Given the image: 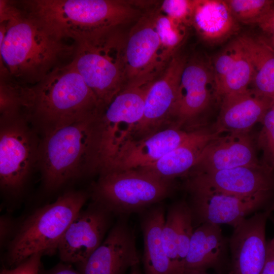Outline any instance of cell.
Here are the masks:
<instances>
[{
  "label": "cell",
  "instance_id": "obj_1",
  "mask_svg": "<svg viewBox=\"0 0 274 274\" xmlns=\"http://www.w3.org/2000/svg\"><path fill=\"white\" fill-rule=\"evenodd\" d=\"M0 28L1 79L33 85L74 56L76 45L50 35L15 1L0 0Z\"/></svg>",
  "mask_w": 274,
  "mask_h": 274
},
{
  "label": "cell",
  "instance_id": "obj_2",
  "mask_svg": "<svg viewBox=\"0 0 274 274\" xmlns=\"http://www.w3.org/2000/svg\"><path fill=\"white\" fill-rule=\"evenodd\" d=\"M1 81L10 91L18 113L40 136L100 111L96 96L71 61L33 85Z\"/></svg>",
  "mask_w": 274,
  "mask_h": 274
},
{
  "label": "cell",
  "instance_id": "obj_3",
  "mask_svg": "<svg viewBox=\"0 0 274 274\" xmlns=\"http://www.w3.org/2000/svg\"><path fill=\"white\" fill-rule=\"evenodd\" d=\"M16 4L50 35L75 44L140 17L129 2L117 0H23Z\"/></svg>",
  "mask_w": 274,
  "mask_h": 274
},
{
  "label": "cell",
  "instance_id": "obj_4",
  "mask_svg": "<svg viewBox=\"0 0 274 274\" xmlns=\"http://www.w3.org/2000/svg\"><path fill=\"white\" fill-rule=\"evenodd\" d=\"M99 112L41 136L37 166L48 189L101 169Z\"/></svg>",
  "mask_w": 274,
  "mask_h": 274
},
{
  "label": "cell",
  "instance_id": "obj_5",
  "mask_svg": "<svg viewBox=\"0 0 274 274\" xmlns=\"http://www.w3.org/2000/svg\"><path fill=\"white\" fill-rule=\"evenodd\" d=\"M87 198L83 192L68 191L28 216L10 243L8 264L14 267L37 253L51 255L57 251L65 231Z\"/></svg>",
  "mask_w": 274,
  "mask_h": 274
},
{
  "label": "cell",
  "instance_id": "obj_6",
  "mask_svg": "<svg viewBox=\"0 0 274 274\" xmlns=\"http://www.w3.org/2000/svg\"><path fill=\"white\" fill-rule=\"evenodd\" d=\"M125 41L116 28L75 44L71 63L94 94L100 109L127 84Z\"/></svg>",
  "mask_w": 274,
  "mask_h": 274
},
{
  "label": "cell",
  "instance_id": "obj_7",
  "mask_svg": "<svg viewBox=\"0 0 274 274\" xmlns=\"http://www.w3.org/2000/svg\"><path fill=\"white\" fill-rule=\"evenodd\" d=\"M99 174L92 187L93 201L118 217L139 214L162 202L175 188L174 181L160 180L139 169Z\"/></svg>",
  "mask_w": 274,
  "mask_h": 274
},
{
  "label": "cell",
  "instance_id": "obj_8",
  "mask_svg": "<svg viewBox=\"0 0 274 274\" xmlns=\"http://www.w3.org/2000/svg\"><path fill=\"white\" fill-rule=\"evenodd\" d=\"M41 136L19 113L0 119V185L19 190L37 166Z\"/></svg>",
  "mask_w": 274,
  "mask_h": 274
},
{
  "label": "cell",
  "instance_id": "obj_9",
  "mask_svg": "<svg viewBox=\"0 0 274 274\" xmlns=\"http://www.w3.org/2000/svg\"><path fill=\"white\" fill-rule=\"evenodd\" d=\"M153 81L126 86L100 110V173L110 164L141 120L146 96Z\"/></svg>",
  "mask_w": 274,
  "mask_h": 274
},
{
  "label": "cell",
  "instance_id": "obj_10",
  "mask_svg": "<svg viewBox=\"0 0 274 274\" xmlns=\"http://www.w3.org/2000/svg\"><path fill=\"white\" fill-rule=\"evenodd\" d=\"M178 51L164 70L150 86L143 117L128 139L138 140L151 135L174 123L181 77L187 63Z\"/></svg>",
  "mask_w": 274,
  "mask_h": 274
},
{
  "label": "cell",
  "instance_id": "obj_11",
  "mask_svg": "<svg viewBox=\"0 0 274 274\" xmlns=\"http://www.w3.org/2000/svg\"><path fill=\"white\" fill-rule=\"evenodd\" d=\"M194 228L204 223L234 227L256 212L274 208V196L239 197L184 185Z\"/></svg>",
  "mask_w": 274,
  "mask_h": 274
},
{
  "label": "cell",
  "instance_id": "obj_12",
  "mask_svg": "<svg viewBox=\"0 0 274 274\" xmlns=\"http://www.w3.org/2000/svg\"><path fill=\"white\" fill-rule=\"evenodd\" d=\"M140 262L135 232L128 216H119L100 246L78 264V270L81 274H125Z\"/></svg>",
  "mask_w": 274,
  "mask_h": 274
},
{
  "label": "cell",
  "instance_id": "obj_13",
  "mask_svg": "<svg viewBox=\"0 0 274 274\" xmlns=\"http://www.w3.org/2000/svg\"><path fill=\"white\" fill-rule=\"evenodd\" d=\"M113 216L94 201L81 210L68 226L58 245L57 251L61 261L77 265L85 261L105 238Z\"/></svg>",
  "mask_w": 274,
  "mask_h": 274
},
{
  "label": "cell",
  "instance_id": "obj_14",
  "mask_svg": "<svg viewBox=\"0 0 274 274\" xmlns=\"http://www.w3.org/2000/svg\"><path fill=\"white\" fill-rule=\"evenodd\" d=\"M155 12L153 10L142 15L126 38V85L153 81L164 70L159 60L160 40L155 26Z\"/></svg>",
  "mask_w": 274,
  "mask_h": 274
},
{
  "label": "cell",
  "instance_id": "obj_15",
  "mask_svg": "<svg viewBox=\"0 0 274 274\" xmlns=\"http://www.w3.org/2000/svg\"><path fill=\"white\" fill-rule=\"evenodd\" d=\"M184 185L239 197L274 196V170L259 164L194 174Z\"/></svg>",
  "mask_w": 274,
  "mask_h": 274
},
{
  "label": "cell",
  "instance_id": "obj_16",
  "mask_svg": "<svg viewBox=\"0 0 274 274\" xmlns=\"http://www.w3.org/2000/svg\"><path fill=\"white\" fill-rule=\"evenodd\" d=\"M274 208L259 211L233 227L229 239L231 274H261L266 256V224Z\"/></svg>",
  "mask_w": 274,
  "mask_h": 274
},
{
  "label": "cell",
  "instance_id": "obj_17",
  "mask_svg": "<svg viewBox=\"0 0 274 274\" xmlns=\"http://www.w3.org/2000/svg\"><path fill=\"white\" fill-rule=\"evenodd\" d=\"M214 92L212 64L198 58L187 61L181 77L174 126L181 128L194 122L209 106Z\"/></svg>",
  "mask_w": 274,
  "mask_h": 274
},
{
  "label": "cell",
  "instance_id": "obj_18",
  "mask_svg": "<svg viewBox=\"0 0 274 274\" xmlns=\"http://www.w3.org/2000/svg\"><path fill=\"white\" fill-rule=\"evenodd\" d=\"M191 132L170 126L140 140L128 139L108 167L100 173L135 169L150 165L183 143Z\"/></svg>",
  "mask_w": 274,
  "mask_h": 274
},
{
  "label": "cell",
  "instance_id": "obj_19",
  "mask_svg": "<svg viewBox=\"0 0 274 274\" xmlns=\"http://www.w3.org/2000/svg\"><path fill=\"white\" fill-rule=\"evenodd\" d=\"M260 164L248 133L219 135L204 147L190 175Z\"/></svg>",
  "mask_w": 274,
  "mask_h": 274
},
{
  "label": "cell",
  "instance_id": "obj_20",
  "mask_svg": "<svg viewBox=\"0 0 274 274\" xmlns=\"http://www.w3.org/2000/svg\"><path fill=\"white\" fill-rule=\"evenodd\" d=\"M221 108L213 130L220 133H248L261 122L274 99L262 96L252 88L228 95L221 100Z\"/></svg>",
  "mask_w": 274,
  "mask_h": 274
},
{
  "label": "cell",
  "instance_id": "obj_21",
  "mask_svg": "<svg viewBox=\"0 0 274 274\" xmlns=\"http://www.w3.org/2000/svg\"><path fill=\"white\" fill-rule=\"evenodd\" d=\"M220 134L214 130H192L183 143L159 160L136 169L160 180L174 181L176 177L191 170L204 147Z\"/></svg>",
  "mask_w": 274,
  "mask_h": 274
},
{
  "label": "cell",
  "instance_id": "obj_22",
  "mask_svg": "<svg viewBox=\"0 0 274 274\" xmlns=\"http://www.w3.org/2000/svg\"><path fill=\"white\" fill-rule=\"evenodd\" d=\"M195 228L191 209L185 200L168 206L162 230L165 252L170 262L173 274H181Z\"/></svg>",
  "mask_w": 274,
  "mask_h": 274
},
{
  "label": "cell",
  "instance_id": "obj_23",
  "mask_svg": "<svg viewBox=\"0 0 274 274\" xmlns=\"http://www.w3.org/2000/svg\"><path fill=\"white\" fill-rule=\"evenodd\" d=\"M143 237L144 274H173L169 259L165 252L162 230L166 209L162 202L139 214Z\"/></svg>",
  "mask_w": 274,
  "mask_h": 274
},
{
  "label": "cell",
  "instance_id": "obj_24",
  "mask_svg": "<svg viewBox=\"0 0 274 274\" xmlns=\"http://www.w3.org/2000/svg\"><path fill=\"white\" fill-rule=\"evenodd\" d=\"M225 0H193L190 25L209 43L222 41L238 30Z\"/></svg>",
  "mask_w": 274,
  "mask_h": 274
},
{
  "label": "cell",
  "instance_id": "obj_25",
  "mask_svg": "<svg viewBox=\"0 0 274 274\" xmlns=\"http://www.w3.org/2000/svg\"><path fill=\"white\" fill-rule=\"evenodd\" d=\"M229 239L219 225L204 223L196 227L190 243L184 269L219 268L227 257Z\"/></svg>",
  "mask_w": 274,
  "mask_h": 274
},
{
  "label": "cell",
  "instance_id": "obj_26",
  "mask_svg": "<svg viewBox=\"0 0 274 274\" xmlns=\"http://www.w3.org/2000/svg\"><path fill=\"white\" fill-rule=\"evenodd\" d=\"M254 70L251 88L274 99V51L262 37L244 35L238 38Z\"/></svg>",
  "mask_w": 274,
  "mask_h": 274
},
{
  "label": "cell",
  "instance_id": "obj_27",
  "mask_svg": "<svg viewBox=\"0 0 274 274\" xmlns=\"http://www.w3.org/2000/svg\"><path fill=\"white\" fill-rule=\"evenodd\" d=\"M154 23L160 40L159 60L165 68L184 39L186 26L161 13L159 9L155 10Z\"/></svg>",
  "mask_w": 274,
  "mask_h": 274
},
{
  "label": "cell",
  "instance_id": "obj_28",
  "mask_svg": "<svg viewBox=\"0 0 274 274\" xmlns=\"http://www.w3.org/2000/svg\"><path fill=\"white\" fill-rule=\"evenodd\" d=\"M253 75L252 63L241 45L237 57L216 98L221 101L225 96L246 91L251 87Z\"/></svg>",
  "mask_w": 274,
  "mask_h": 274
},
{
  "label": "cell",
  "instance_id": "obj_29",
  "mask_svg": "<svg viewBox=\"0 0 274 274\" xmlns=\"http://www.w3.org/2000/svg\"><path fill=\"white\" fill-rule=\"evenodd\" d=\"M238 22L256 24L274 4L273 0H225Z\"/></svg>",
  "mask_w": 274,
  "mask_h": 274
},
{
  "label": "cell",
  "instance_id": "obj_30",
  "mask_svg": "<svg viewBox=\"0 0 274 274\" xmlns=\"http://www.w3.org/2000/svg\"><path fill=\"white\" fill-rule=\"evenodd\" d=\"M241 44L238 38L232 41L216 56L212 64L214 81V97L219 92L225 77L235 61Z\"/></svg>",
  "mask_w": 274,
  "mask_h": 274
},
{
  "label": "cell",
  "instance_id": "obj_31",
  "mask_svg": "<svg viewBox=\"0 0 274 274\" xmlns=\"http://www.w3.org/2000/svg\"><path fill=\"white\" fill-rule=\"evenodd\" d=\"M262 128L257 145L263 153L265 165L274 170V105L269 109L261 122Z\"/></svg>",
  "mask_w": 274,
  "mask_h": 274
},
{
  "label": "cell",
  "instance_id": "obj_32",
  "mask_svg": "<svg viewBox=\"0 0 274 274\" xmlns=\"http://www.w3.org/2000/svg\"><path fill=\"white\" fill-rule=\"evenodd\" d=\"M193 0H164L159 10L176 22L190 25Z\"/></svg>",
  "mask_w": 274,
  "mask_h": 274
},
{
  "label": "cell",
  "instance_id": "obj_33",
  "mask_svg": "<svg viewBox=\"0 0 274 274\" xmlns=\"http://www.w3.org/2000/svg\"><path fill=\"white\" fill-rule=\"evenodd\" d=\"M41 253L34 254L10 269H4L1 274H41Z\"/></svg>",
  "mask_w": 274,
  "mask_h": 274
},
{
  "label": "cell",
  "instance_id": "obj_34",
  "mask_svg": "<svg viewBox=\"0 0 274 274\" xmlns=\"http://www.w3.org/2000/svg\"><path fill=\"white\" fill-rule=\"evenodd\" d=\"M265 35L274 36V4L256 23Z\"/></svg>",
  "mask_w": 274,
  "mask_h": 274
},
{
  "label": "cell",
  "instance_id": "obj_35",
  "mask_svg": "<svg viewBox=\"0 0 274 274\" xmlns=\"http://www.w3.org/2000/svg\"><path fill=\"white\" fill-rule=\"evenodd\" d=\"M274 224V217H271ZM261 274H274V236L267 242V252L264 265Z\"/></svg>",
  "mask_w": 274,
  "mask_h": 274
},
{
  "label": "cell",
  "instance_id": "obj_36",
  "mask_svg": "<svg viewBox=\"0 0 274 274\" xmlns=\"http://www.w3.org/2000/svg\"><path fill=\"white\" fill-rule=\"evenodd\" d=\"M62 262L48 270H41V274H81L78 270L74 268L71 263Z\"/></svg>",
  "mask_w": 274,
  "mask_h": 274
},
{
  "label": "cell",
  "instance_id": "obj_37",
  "mask_svg": "<svg viewBox=\"0 0 274 274\" xmlns=\"http://www.w3.org/2000/svg\"><path fill=\"white\" fill-rule=\"evenodd\" d=\"M6 218H2L1 220V243L3 242L7 235L10 227V221Z\"/></svg>",
  "mask_w": 274,
  "mask_h": 274
},
{
  "label": "cell",
  "instance_id": "obj_38",
  "mask_svg": "<svg viewBox=\"0 0 274 274\" xmlns=\"http://www.w3.org/2000/svg\"><path fill=\"white\" fill-rule=\"evenodd\" d=\"M181 274H209L207 270L185 269Z\"/></svg>",
  "mask_w": 274,
  "mask_h": 274
},
{
  "label": "cell",
  "instance_id": "obj_39",
  "mask_svg": "<svg viewBox=\"0 0 274 274\" xmlns=\"http://www.w3.org/2000/svg\"><path fill=\"white\" fill-rule=\"evenodd\" d=\"M266 43L271 47L274 51V36L264 35L262 37Z\"/></svg>",
  "mask_w": 274,
  "mask_h": 274
},
{
  "label": "cell",
  "instance_id": "obj_40",
  "mask_svg": "<svg viewBox=\"0 0 274 274\" xmlns=\"http://www.w3.org/2000/svg\"><path fill=\"white\" fill-rule=\"evenodd\" d=\"M129 274H144L140 270L139 265L134 266L130 269Z\"/></svg>",
  "mask_w": 274,
  "mask_h": 274
},
{
  "label": "cell",
  "instance_id": "obj_41",
  "mask_svg": "<svg viewBox=\"0 0 274 274\" xmlns=\"http://www.w3.org/2000/svg\"><path fill=\"white\" fill-rule=\"evenodd\" d=\"M273 105H274V102H273Z\"/></svg>",
  "mask_w": 274,
  "mask_h": 274
}]
</instances>
